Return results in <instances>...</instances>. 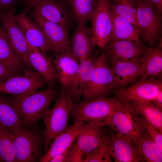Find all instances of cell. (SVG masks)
I'll return each mask as SVG.
<instances>
[{
  "label": "cell",
  "mask_w": 162,
  "mask_h": 162,
  "mask_svg": "<svg viewBox=\"0 0 162 162\" xmlns=\"http://www.w3.org/2000/svg\"><path fill=\"white\" fill-rule=\"evenodd\" d=\"M28 57L32 67L43 77L47 87L54 88L56 84L59 81L52 60L38 49L28 44Z\"/></svg>",
  "instance_id": "15"
},
{
  "label": "cell",
  "mask_w": 162,
  "mask_h": 162,
  "mask_svg": "<svg viewBox=\"0 0 162 162\" xmlns=\"http://www.w3.org/2000/svg\"><path fill=\"white\" fill-rule=\"evenodd\" d=\"M16 11L14 8L0 12V22L16 56L28 69L34 70L28 58V44L16 18Z\"/></svg>",
  "instance_id": "8"
},
{
  "label": "cell",
  "mask_w": 162,
  "mask_h": 162,
  "mask_svg": "<svg viewBox=\"0 0 162 162\" xmlns=\"http://www.w3.org/2000/svg\"><path fill=\"white\" fill-rule=\"evenodd\" d=\"M18 74L7 65L0 62V82Z\"/></svg>",
  "instance_id": "35"
},
{
  "label": "cell",
  "mask_w": 162,
  "mask_h": 162,
  "mask_svg": "<svg viewBox=\"0 0 162 162\" xmlns=\"http://www.w3.org/2000/svg\"><path fill=\"white\" fill-rule=\"evenodd\" d=\"M105 48L111 63L118 61L140 58L147 48L141 42L118 40L109 43Z\"/></svg>",
  "instance_id": "18"
},
{
  "label": "cell",
  "mask_w": 162,
  "mask_h": 162,
  "mask_svg": "<svg viewBox=\"0 0 162 162\" xmlns=\"http://www.w3.org/2000/svg\"><path fill=\"white\" fill-rule=\"evenodd\" d=\"M155 7L158 12L161 15L162 13V0H150Z\"/></svg>",
  "instance_id": "40"
},
{
  "label": "cell",
  "mask_w": 162,
  "mask_h": 162,
  "mask_svg": "<svg viewBox=\"0 0 162 162\" xmlns=\"http://www.w3.org/2000/svg\"><path fill=\"white\" fill-rule=\"evenodd\" d=\"M71 146L62 153L53 157L50 162H67Z\"/></svg>",
  "instance_id": "37"
},
{
  "label": "cell",
  "mask_w": 162,
  "mask_h": 162,
  "mask_svg": "<svg viewBox=\"0 0 162 162\" xmlns=\"http://www.w3.org/2000/svg\"><path fill=\"white\" fill-rule=\"evenodd\" d=\"M136 144L140 152L147 162L162 161V152L146 130Z\"/></svg>",
  "instance_id": "30"
},
{
  "label": "cell",
  "mask_w": 162,
  "mask_h": 162,
  "mask_svg": "<svg viewBox=\"0 0 162 162\" xmlns=\"http://www.w3.org/2000/svg\"><path fill=\"white\" fill-rule=\"evenodd\" d=\"M16 154L15 162H36L41 157V148L44 142L36 129L23 128L14 134Z\"/></svg>",
  "instance_id": "9"
},
{
  "label": "cell",
  "mask_w": 162,
  "mask_h": 162,
  "mask_svg": "<svg viewBox=\"0 0 162 162\" xmlns=\"http://www.w3.org/2000/svg\"><path fill=\"white\" fill-rule=\"evenodd\" d=\"M0 160L2 161V159H1V157H0Z\"/></svg>",
  "instance_id": "43"
},
{
  "label": "cell",
  "mask_w": 162,
  "mask_h": 162,
  "mask_svg": "<svg viewBox=\"0 0 162 162\" xmlns=\"http://www.w3.org/2000/svg\"><path fill=\"white\" fill-rule=\"evenodd\" d=\"M16 18L28 44L45 55L52 50L43 31L36 23L23 13L16 15Z\"/></svg>",
  "instance_id": "17"
},
{
  "label": "cell",
  "mask_w": 162,
  "mask_h": 162,
  "mask_svg": "<svg viewBox=\"0 0 162 162\" xmlns=\"http://www.w3.org/2000/svg\"><path fill=\"white\" fill-rule=\"evenodd\" d=\"M105 126L92 121L85 122L70 146L69 162H82L83 156L98 147L109 143L110 135L107 134Z\"/></svg>",
  "instance_id": "4"
},
{
  "label": "cell",
  "mask_w": 162,
  "mask_h": 162,
  "mask_svg": "<svg viewBox=\"0 0 162 162\" xmlns=\"http://www.w3.org/2000/svg\"><path fill=\"white\" fill-rule=\"evenodd\" d=\"M139 58L118 61L112 63L115 75L113 89L126 86L134 83L143 74Z\"/></svg>",
  "instance_id": "16"
},
{
  "label": "cell",
  "mask_w": 162,
  "mask_h": 162,
  "mask_svg": "<svg viewBox=\"0 0 162 162\" xmlns=\"http://www.w3.org/2000/svg\"><path fill=\"white\" fill-rule=\"evenodd\" d=\"M52 62L58 76L61 89L69 90L78 68L80 61L73 55L71 51H67L56 54Z\"/></svg>",
  "instance_id": "21"
},
{
  "label": "cell",
  "mask_w": 162,
  "mask_h": 162,
  "mask_svg": "<svg viewBox=\"0 0 162 162\" xmlns=\"http://www.w3.org/2000/svg\"><path fill=\"white\" fill-rule=\"evenodd\" d=\"M56 97L57 93L54 88L47 87L40 91L16 95L11 100L24 123L30 126L35 124L44 117Z\"/></svg>",
  "instance_id": "1"
},
{
  "label": "cell",
  "mask_w": 162,
  "mask_h": 162,
  "mask_svg": "<svg viewBox=\"0 0 162 162\" xmlns=\"http://www.w3.org/2000/svg\"><path fill=\"white\" fill-rule=\"evenodd\" d=\"M72 12L79 24L85 25L91 20L96 4L95 0H69Z\"/></svg>",
  "instance_id": "31"
},
{
  "label": "cell",
  "mask_w": 162,
  "mask_h": 162,
  "mask_svg": "<svg viewBox=\"0 0 162 162\" xmlns=\"http://www.w3.org/2000/svg\"><path fill=\"white\" fill-rule=\"evenodd\" d=\"M46 85L39 73L27 69L0 82V94L21 95L44 88Z\"/></svg>",
  "instance_id": "11"
},
{
  "label": "cell",
  "mask_w": 162,
  "mask_h": 162,
  "mask_svg": "<svg viewBox=\"0 0 162 162\" xmlns=\"http://www.w3.org/2000/svg\"><path fill=\"white\" fill-rule=\"evenodd\" d=\"M151 102L155 106L162 109V91L158 94L153 100Z\"/></svg>",
  "instance_id": "39"
},
{
  "label": "cell",
  "mask_w": 162,
  "mask_h": 162,
  "mask_svg": "<svg viewBox=\"0 0 162 162\" xmlns=\"http://www.w3.org/2000/svg\"><path fill=\"white\" fill-rule=\"evenodd\" d=\"M98 57L95 54L80 61L78 68L69 88L75 103L80 100L89 85Z\"/></svg>",
  "instance_id": "14"
},
{
  "label": "cell",
  "mask_w": 162,
  "mask_h": 162,
  "mask_svg": "<svg viewBox=\"0 0 162 162\" xmlns=\"http://www.w3.org/2000/svg\"><path fill=\"white\" fill-rule=\"evenodd\" d=\"M14 138L12 131L0 122V156L2 161L15 162Z\"/></svg>",
  "instance_id": "29"
},
{
  "label": "cell",
  "mask_w": 162,
  "mask_h": 162,
  "mask_svg": "<svg viewBox=\"0 0 162 162\" xmlns=\"http://www.w3.org/2000/svg\"><path fill=\"white\" fill-rule=\"evenodd\" d=\"M33 13L36 23L43 31L52 50L56 54L71 51L67 28L46 20L36 13Z\"/></svg>",
  "instance_id": "13"
},
{
  "label": "cell",
  "mask_w": 162,
  "mask_h": 162,
  "mask_svg": "<svg viewBox=\"0 0 162 162\" xmlns=\"http://www.w3.org/2000/svg\"><path fill=\"white\" fill-rule=\"evenodd\" d=\"M156 48L147 49L140 59L143 71L140 81L154 77L161 74L162 72V49L161 41Z\"/></svg>",
  "instance_id": "24"
},
{
  "label": "cell",
  "mask_w": 162,
  "mask_h": 162,
  "mask_svg": "<svg viewBox=\"0 0 162 162\" xmlns=\"http://www.w3.org/2000/svg\"><path fill=\"white\" fill-rule=\"evenodd\" d=\"M0 62L19 74L23 72L28 69L16 55L0 22Z\"/></svg>",
  "instance_id": "27"
},
{
  "label": "cell",
  "mask_w": 162,
  "mask_h": 162,
  "mask_svg": "<svg viewBox=\"0 0 162 162\" xmlns=\"http://www.w3.org/2000/svg\"><path fill=\"white\" fill-rule=\"evenodd\" d=\"M75 120L73 125L53 140L45 154L41 156L40 162H50L53 157L62 153L71 145L80 132L85 122L78 119Z\"/></svg>",
  "instance_id": "19"
},
{
  "label": "cell",
  "mask_w": 162,
  "mask_h": 162,
  "mask_svg": "<svg viewBox=\"0 0 162 162\" xmlns=\"http://www.w3.org/2000/svg\"><path fill=\"white\" fill-rule=\"evenodd\" d=\"M74 103L69 90L61 89L54 106L44 117L45 152L53 140L69 128L68 120Z\"/></svg>",
  "instance_id": "2"
},
{
  "label": "cell",
  "mask_w": 162,
  "mask_h": 162,
  "mask_svg": "<svg viewBox=\"0 0 162 162\" xmlns=\"http://www.w3.org/2000/svg\"><path fill=\"white\" fill-rule=\"evenodd\" d=\"M140 120L146 130L162 152V132L143 117H140Z\"/></svg>",
  "instance_id": "34"
},
{
  "label": "cell",
  "mask_w": 162,
  "mask_h": 162,
  "mask_svg": "<svg viewBox=\"0 0 162 162\" xmlns=\"http://www.w3.org/2000/svg\"><path fill=\"white\" fill-rule=\"evenodd\" d=\"M92 32L85 25L79 24L70 39L71 53L77 59L80 60L92 54Z\"/></svg>",
  "instance_id": "23"
},
{
  "label": "cell",
  "mask_w": 162,
  "mask_h": 162,
  "mask_svg": "<svg viewBox=\"0 0 162 162\" xmlns=\"http://www.w3.org/2000/svg\"><path fill=\"white\" fill-rule=\"evenodd\" d=\"M136 22L142 37L152 46L162 30L161 15L153 4L137 1Z\"/></svg>",
  "instance_id": "12"
},
{
  "label": "cell",
  "mask_w": 162,
  "mask_h": 162,
  "mask_svg": "<svg viewBox=\"0 0 162 162\" xmlns=\"http://www.w3.org/2000/svg\"><path fill=\"white\" fill-rule=\"evenodd\" d=\"M0 122L14 134L23 128L22 117L11 100L0 96Z\"/></svg>",
  "instance_id": "26"
},
{
  "label": "cell",
  "mask_w": 162,
  "mask_h": 162,
  "mask_svg": "<svg viewBox=\"0 0 162 162\" xmlns=\"http://www.w3.org/2000/svg\"><path fill=\"white\" fill-rule=\"evenodd\" d=\"M22 0H0V12L15 8Z\"/></svg>",
  "instance_id": "36"
},
{
  "label": "cell",
  "mask_w": 162,
  "mask_h": 162,
  "mask_svg": "<svg viewBox=\"0 0 162 162\" xmlns=\"http://www.w3.org/2000/svg\"><path fill=\"white\" fill-rule=\"evenodd\" d=\"M162 91V82L154 77L140 81L132 86L116 88L114 93L120 101L151 102Z\"/></svg>",
  "instance_id": "10"
},
{
  "label": "cell",
  "mask_w": 162,
  "mask_h": 162,
  "mask_svg": "<svg viewBox=\"0 0 162 162\" xmlns=\"http://www.w3.org/2000/svg\"><path fill=\"white\" fill-rule=\"evenodd\" d=\"M119 102L116 98L105 96L83 100L74 104L71 115L75 119L92 121L105 126Z\"/></svg>",
  "instance_id": "5"
},
{
  "label": "cell",
  "mask_w": 162,
  "mask_h": 162,
  "mask_svg": "<svg viewBox=\"0 0 162 162\" xmlns=\"http://www.w3.org/2000/svg\"><path fill=\"white\" fill-rule=\"evenodd\" d=\"M129 103L139 115H142L162 132V109L155 106L151 102L132 101Z\"/></svg>",
  "instance_id": "28"
},
{
  "label": "cell",
  "mask_w": 162,
  "mask_h": 162,
  "mask_svg": "<svg viewBox=\"0 0 162 162\" xmlns=\"http://www.w3.org/2000/svg\"><path fill=\"white\" fill-rule=\"evenodd\" d=\"M83 162H112L110 143L98 147L88 153Z\"/></svg>",
  "instance_id": "33"
},
{
  "label": "cell",
  "mask_w": 162,
  "mask_h": 162,
  "mask_svg": "<svg viewBox=\"0 0 162 162\" xmlns=\"http://www.w3.org/2000/svg\"><path fill=\"white\" fill-rule=\"evenodd\" d=\"M22 0L23 3H24V4H25L26 3L27 1V0Z\"/></svg>",
  "instance_id": "42"
},
{
  "label": "cell",
  "mask_w": 162,
  "mask_h": 162,
  "mask_svg": "<svg viewBox=\"0 0 162 162\" xmlns=\"http://www.w3.org/2000/svg\"><path fill=\"white\" fill-rule=\"evenodd\" d=\"M133 143L114 133L110 135V146L111 157L116 162H138L143 158Z\"/></svg>",
  "instance_id": "22"
},
{
  "label": "cell",
  "mask_w": 162,
  "mask_h": 162,
  "mask_svg": "<svg viewBox=\"0 0 162 162\" xmlns=\"http://www.w3.org/2000/svg\"><path fill=\"white\" fill-rule=\"evenodd\" d=\"M137 4V1L135 0H114L111 7L114 13L140 30L136 22Z\"/></svg>",
  "instance_id": "32"
},
{
  "label": "cell",
  "mask_w": 162,
  "mask_h": 162,
  "mask_svg": "<svg viewBox=\"0 0 162 162\" xmlns=\"http://www.w3.org/2000/svg\"><path fill=\"white\" fill-rule=\"evenodd\" d=\"M139 115L129 103L120 101L106 125L118 136L136 144L146 130Z\"/></svg>",
  "instance_id": "3"
},
{
  "label": "cell",
  "mask_w": 162,
  "mask_h": 162,
  "mask_svg": "<svg viewBox=\"0 0 162 162\" xmlns=\"http://www.w3.org/2000/svg\"><path fill=\"white\" fill-rule=\"evenodd\" d=\"M113 13V28L109 43L118 40L141 42L140 36H142V34L140 30L126 19Z\"/></svg>",
  "instance_id": "25"
},
{
  "label": "cell",
  "mask_w": 162,
  "mask_h": 162,
  "mask_svg": "<svg viewBox=\"0 0 162 162\" xmlns=\"http://www.w3.org/2000/svg\"><path fill=\"white\" fill-rule=\"evenodd\" d=\"M1 161H2L0 160V162H1Z\"/></svg>",
  "instance_id": "44"
},
{
  "label": "cell",
  "mask_w": 162,
  "mask_h": 162,
  "mask_svg": "<svg viewBox=\"0 0 162 162\" xmlns=\"http://www.w3.org/2000/svg\"><path fill=\"white\" fill-rule=\"evenodd\" d=\"M114 79L113 69L103 52L97 58L90 83L83 94V100L105 96L113 89Z\"/></svg>",
  "instance_id": "7"
},
{
  "label": "cell",
  "mask_w": 162,
  "mask_h": 162,
  "mask_svg": "<svg viewBox=\"0 0 162 162\" xmlns=\"http://www.w3.org/2000/svg\"><path fill=\"white\" fill-rule=\"evenodd\" d=\"M40 0H27L24 4L25 6L23 9L22 13L26 14L31 9L32 7L36 3Z\"/></svg>",
  "instance_id": "38"
},
{
  "label": "cell",
  "mask_w": 162,
  "mask_h": 162,
  "mask_svg": "<svg viewBox=\"0 0 162 162\" xmlns=\"http://www.w3.org/2000/svg\"><path fill=\"white\" fill-rule=\"evenodd\" d=\"M31 9L46 20L67 28L68 14L66 7L62 1L40 0Z\"/></svg>",
  "instance_id": "20"
},
{
  "label": "cell",
  "mask_w": 162,
  "mask_h": 162,
  "mask_svg": "<svg viewBox=\"0 0 162 162\" xmlns=\"http://www.w3.org/2000/svg\"><path fill=\"white\" fill-rule=\"evenodd\" d=\"M143 2L146 3L150 4H153L151 2L150 0H141Z\"/></svg>",
  "instance_id": "41"
},
{
  "label": "cell",
  "mask_w": 162,
  "mask_h": 162,
  "mask_svg": "<svg viewBox=\"0 0 162 162\" xmlns=\"http://www.w3.org/2000/svg\"><path fill=\"white\" fill-rule=\"evenodd\" d=\"M110 0H98L91 19L92 44L104 47L109 43L112 34L113 13Z\"/></svg>",
  "instance_id": "6"
}]
</instances>
